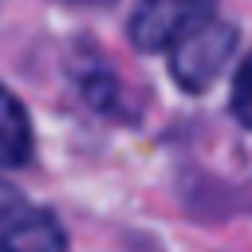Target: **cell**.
Instances as JSON below:
<instances>
[{"mask_svg":"<svg viewBox=\"0 0 252 252\" xmlns=\"http://www.w3.org/2000/svg\"><path fill=\"white\" fill-rule=\"evenodd\" d=\"M236 39H240L236 24H228L220 16L205 20L189 35H181L169 47V75H173V83L181 91H189V94L209 91L220 79V71L228 67V59L236 51Z\"/></svg>","mask_w":252,"mask_h":252,"instance_id":"1","label":"cell"},{"mask_svg":"<svg viewBox=\"0 0 252 252\" xmlns=\"http://www.w3.org/2000/svg\"><path fill=\"white\" fill-rule=\"evenodd\" d=\"M217 0H138L126 24V35L138 51H169L181 35L213 20Z\"/></svg>","mask_w":252,"mask_h":252,"instance_id":"2","label":"cell"},{"mask_svg":"<svg viewBox=\"0 0 252 252\" xmlns=\"http://www.w3.org/2000/svg\"><path fill=\"white\" fill-rule=\"evenodd\" d=\"M0 252H67V232L55 213L20 197L0 217Z\"/></svg>","mask_w":252,"mask_h":252,"instance_id":"3","label":"cell"},{"mask_svg":"<svg viewBox=\"0 0 252 252\" xmlns=\"http://www.w3.org/2000/svg\"><path fill=\"white\" fill-rule=\"evenodd\" d=\"M32 150H35L32 118H28L24 102L8 87H0V165L4 169L28 165L32 161Z\"/></svg>","mask_w":252,"mask_h":252,"instance_id":"4","label":"cell"},{"mask_svg":"<svg viewBox=\"0 0 252 252\" xmlns=\"http://www.w3.org/2000/svg\"><path fill=\"white\" fill-rule=\"evenodd\" d=\"M75 83H79L83 98H87L94 110H102V114H118V110H122V106H118V79H114V71H106L102 63L83 67Z\"/></svg>","mask_w":252,"mask_h":252,"instance_id":"5","label":"cell"},{"mask_svg":"<svg viewBox=\"0 0 252 252\" xmlns=\"http://www.w3.org/2000/svg\"><path fill=\"white\" fill-rule=\"evenodd\" d=\"M228 110H232V118H236L244 130H252V55H244V63H240L236 75H232Z\"/></svg>","mask_w":252,"mask_h":252,"instance_id":"6","label":"cell"},{"mask_svg":"<svg viewBox=\"0 0 252 252\" xmlns=\"http://www.w3.org/2000/svg\"><path fill=\"white\" fill-rule=\"evenodd\" d=\"M16 201H20V193H16L12 185H4V181H0V217H4V213H8Z\"/></svg>","mask_w":252,"mask_h":252,"instance_id":"7","label":"cell"},{"mask_svg":"<svg viewBox=\"0 0 252 252\" xmlns=\"http://www.w3.org/2000/svg\"><path fill=\"white\" fill-rule=\"evenodd\" d=\"M59 4H87V8H106V4H114V0H59Z\"/></svg>","mask_w":252,"mask_h":252,"instance_id":"8","label":"cell"},{"mask_svg":"<svg viewBox=\"0 0 252 252\" xmlns=\"http://www.w3.org/2000/svg\"><path fill=\"white\" fill-rule=\"evenodd\" d=\"M0 4H4V0H0Z\"/></svg>","mask_w":252,"mask_h":252,"instance_id":"9","label":"cell"}]
</instances>
